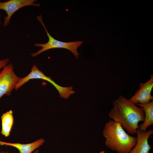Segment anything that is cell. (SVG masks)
I'll return each mask as SVG.
<instances>
[{
    "label": "cell",
    "mask_w": 153,
    "mask_h": 153,
    "mask_svg": "<svg viewBox=\"0 0 153 153\" xmlns=\"http://www.w3.org/2000/svg\"><path fill=\"white\" fill-rule=\"evenodd\" d=\"M37 18L44 27L49 39L48 41L46 43L35 44L34 45L35 46L40 47L42 48L36 52L31 54L32 57H35L41 53L49 49L61 48L69 50L76 58H78L79 54L77 52V48L83 43V41H76L73 42H65L56 39L50 35L48 31L43 23L41 15L40 14L37 16Z\"/></svg>",
    "instance_id": "cell-3"
},
{
    "label": "cell",
    "mask_w": 153,
    "mask_h": 153,
    "mask_svg": "<svg viewBox=\"0 0 153 153\" xmlns=\"http://www.w3.org/2000/svg\"><path fill=\"white\" fill-rule=\"evenodd\" d=\"M153 134V130L141 131L139 128L137 130L136 143L129 153H150L151 146L149 144L148 139Z\"/></svg>",
    "instance_id": "cell-8"
},
{
    "label": "cell",
    "mask_w": 153,
    "mask_h": 153,
    "mask_svg": "<svg viewBox=\"0 0 153 153\" xmlns=\"http://www.w3.org/2000/svg\"><path fill=\"white\" fill-rule=\"evenodd\" d=\"M99 153H105V151L102 150Z\"/></svg>",
    "instance_id": "cell-14"
},
{
    "label": "cell",
    "mask_w": 153,
    "mask_h": 153,
    "mask_svg": "<svg viewBox=\"0 0 153 153\" xmlns=\"http://www.w3.org/2000/svg\"><path fill=\"white\" fill-rule=\"evenodd\" d=\"M113 107L108 113L109 117L120 123L130 135L136 134L139 128L138 124L144 121L145 115L141 108L120 95L113 101Z\"/></svg>",
    "instance_id": "cell-1"
},
{
    "label": "cell",
    "mask_w": 153,
    "mask_h": 153,
    "mask_svg": "<svg viewBox=\"0 0 153 153\" xmlns=\"http://www.w3.org/2000/svg\"><path fill=\"white\" fill-rule=\"evenodd\" d=\"M1 15L0 14V26H1L2 24L1 22Z\"/></svg>",
    "instance_id": "cell-13"
},
{
    "label": "cell",
    "mask_w": 153,
    "mask_h": 153,
    "mask_svg": "<svg viewBox=\"0 0 153 153\" xmlns=\"http://www.w3.org/2000/svg\"><path fill=\"white\" fill-rule=\"evenodd\" d=\"M34 79H42L49 82L57 90L61 98L67 99L75 93L72 87H63L59 86L52 80L50 76L45 75L35 65L32 67L30 72L27 76L21 78L15 86L14 89L16 90H18L30 80Z\"/></svg>",
    "instance_id": "cell-4"
},
{
    "label": "cell",
    "mask_w": 153,
    "mask_h": 153,
    "mask_svg": "<svg viewBox=\"0 0 153 153\" xmlns=\"http://www.w3.org/2000/svg\"><path fill=\"white\" fill-rule=\"evenodd\" d=\"M0 153H8L7 152H3L2 151L0 152Z\"/></svg>",
    "instance_id": "cell-16"
},
{
    "label": "cell",
    "mask_w": 153,
    "mask_h": 153,
    "mask_svg": "<svg viewBox=\"0 0 153 153\" xmlns=\"http://www.w3.org/2000/svg\"><path fill=\"white\" fill-rule=\"evenodd\" d=\"M37 2L36 0H10L4 2L0 1V10H4L7 14V16L4 18L3 26H8L14 13L22 7L30 5L40 6V4L36 3Z\"/></svg>",
    "instance_id": "cell-6"
},
{
    "label": "cell",
    "mask_w": 153,
    "mask_h": 153,
    "mask_svg": "<svg viewBox=\"0 0 153 153\" xmlns=\"http://www.w3.org/2000/svg\"><path fill=\"white\" fill-rule=\"evenodd\" d=\"M44 142L45 140L42 138L38 139L32 143L26 144L9 143L0 141V145L15 147L19 150L20 153H31L35 149L42 145Z\"/></svg>",
    "instance_id": "cell-9"
},
{
    "label": "cell",
    "mask_w": 153,
    "mask_h": 153,
    "mask_svg": "<svg viewBox=\"0 0 153 153\" xmlns=\"http://www.w3.org/2000/svg\"><path fill=\"white\" fill-rule=\"evenodd\" d=\"M2 128L1 133L6 137L10 135L13 126L14 117L11 110L4 113L1 116Z\"/></svg>",
    "instance_id": "cell-11"
},
{
    "label": "cell",
    "mask_w": 153,
    "mask_h": 153,
    "mask_svg": "<svg viewBox=\"0 0 153 153\" xmlns=\"http://www.w3.org/2000/svg\"><path fill=\"white\" fill-rule=\"evenodd\" d=\"M21 78L14 72L12 63L4 67L0 72V99L4 95H10Z\"/></svg>",
    "instance_id": "cell-5"
},
{
    "label": "cell",
    "mask_w": 153,
    "mask_h": 153,
    "mask_svg": "<svg viewBox=\"0 0 153 153\" xmlns=\"http://www.w3.org/2000/svg\"><path fill=\"white\" fill-rule=\"evenodd\" d=\"M150 77L147 82L140 83L139 89L129 99L130 102L135 104H144L153 101V97L151 93L153 87V75H151Z\"/></svg>",
    "instance_id": "cell-7"
},
{
    "label": "cell",
    "mask_w": 153,
    "mask_h": 153,
    "mask_svg": "<svg viewBox=\"0 0 153 153\" xmlns=\"http://www.w3.org/2000/svg\"><path fill=\"white\" fill-rule=\"evenodd\" d=\"M38 152H39V150H36L34 153H38Z\"/></svg>",
    "instance_id": "cell-15"
},
{
    "label": "cell",
    "mask_w": 153,
    "mask_h": 153,
    "mask_svg": "<svg viewBox=\"0 0 153 153\" xmlns=\"http://www.w3.org/2000/svg\"><path fill=\"white\" fill-rule=\"evenodd\" d=\"M9 60L8 58L0 60V70L8 65Z\"/></svg>",
    "instance_id": "cell-12"
},
{
    "label": "cell",
    "mask_w": 153,
    "mask_h": 153,
    "mask_svg": "<svg viewBox=\"0 0 153 153\" xmlns=\"http://www.w3.org/2000/svg\"><path fill=\"white\" fill-rule=\"evenodd\" d=\"M103 134L106 146L117 153H129L136 143V137L129 135L120 123L113 120L106 123Z\"/></svg>",
    "instance_id": "cell-2"
},
{
    "label": "cell",
    "mask_w": 153,
    "mask_h": 153,
    "mask_svg": "<svg viewBox=\"0 0 153 153\" xmlns=\"http://www.w3.org/2000/svg\"><path fill=\"white\" fill-rule=\"evenodd\" d=\"M135 105L141 107L144 111V119L143 123L139 126V128L141 131H146L147 128L153 124V101L146 104Z\"/></svg>",
    "instance_id": "cell-10"
}]
</instances>
